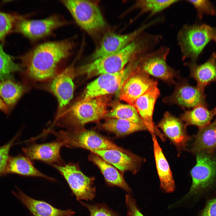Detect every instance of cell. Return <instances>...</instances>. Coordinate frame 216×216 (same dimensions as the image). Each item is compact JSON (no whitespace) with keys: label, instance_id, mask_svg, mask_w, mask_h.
Returning a JSON list of instances; mask_svg holds the SVG:
<instances>
[{"label":"cell","instance_id":"1","mask_svg":"<svg viewBox=\"0 0 216 216\" xmlns=\"http://www.w3.org/2000/svg\"><path fill=\"white\" fill-rule=\"evenodd\" d=\"M73 46L70 39L45 42L20 58L30 79L38 81H47L56 74L58 64L69 55Z\"/></svg>","mask_w":216,"mask_h":216},{"label":"cell","instance_id":"2","mask_svg":"<svg viewBox=\"0 0 216 216\" xmlns=\"http://www.w3.org/2000/svg\"><path fill=\"white\" fill-rule=\"evenodd\" d=\"M135 39L118 52L95 59L82 66L81 72L90 76L119 72L132 58L152 51L157 45L155 36L147 32H143L139 40Z\"/></svg>","mask_w":216,"mask_h":216},{"label":"cell","instance_id":"3","mask_svg":"<svg viewBox=\"0 0 216 216\" xmlns=\"http://www.w3.org/2000/svg\"><path fill=\"white\" fill-rule=\"evenodd\" d=\"M108 99L102 96L77 101L65 114L56 119L58 125L74 130L82 128L85 124L103 118L108 113Z\"/></svg>","mask_w":216,"mask_h":216},{"label":"cell","instance_id":"4","mask_svg":"<svg viewBox=\"0 0 216 216\" xmlns=\"http://www.w3.org/2000/svg\"><path fill=\"white\" fill-rule=\"evenodd\" d=\"M216 35V28L206 24H184L177 34V40L183 60L195 62L206 45Z\"/></svg>","mask_w":216,"mask_h":216},{"label":"cell","instance_id":"5","mask_svg":"<svg viewBox=\"0 0 216 216\" xmlns=\"http://www.w3.org/2000/svg\"><path fill=\"white\" fill-rule=\"evenodd\" d=\"M46 132L54 135L58 142L68 148H81L88 150L113 149L129 152L92 130L81 128L56 131L50 129L46 130Z\"/></svg>","mask_w":216,"mask_h":216},{"label":"cell","instance_id":"6","mask_svg":"<svg viewBox=\"0 0 216 216\" xmlns=\"http://www.w3.org/2000/svg\"><path fill=\"white\" fill-rule=\"evenodd\" d=\"M61 2L77 24L88 33H94L105 26L102 14L94 3L82 0H65Z\"/></svg>","mask_w":216,"mask_h":216},{"label":"cell","instance_id":"7","mask_svg":"<svg viewBox=\"0 0 216 216\" xmlns=\"http://www.w3.org/2000/svg\"><path fill=\"white\" fill-rule=\"evenodd\" d=\"M195 154L196 163L190 171L192 184L185 198L207 189L216 180V152H200Z\"/></svg>","mask_w":216,"mask_h":216},{"label":"cell","instance_id":"8","mask_svg":"<svg viewBox=\"0 0 216 216\" xmlns=\"http://www.w3.org/2000/svg\"><path fill=\"white\" fill-rule=\"evenodd\" d=\"M52 165L64 178L77 200H91L95 197L96 189L93 186L94 178L86 176L76 164L68 163Z\"/></svg>","mask_w":216,"mask_h":216},{"label":"cell","instance_id":"9","mask_svg":"<svg viewBox=\"0 0 216 216\" xmlns=\"http://www.w3.org/2000/svg\"><path fill=\"white\" fill-rule=\"evenodd\" d=\"M170 52V48L162 46L141 56L138 67L143 72L170 83H174L175 70L169 66L167 57Z\"/></svg>","mask_w":216,"mask_h":216},{"label":"cell","instance_id":"10","mask_svg":"<svg viewBox=\"0 0 216 216\" xmlns=\"http://www.w3.org/2000/svg\"><path fill=\"white\" fill-rule=\"evenodd\" d=\"M138 64L124 81L119 95L120 99L133 106L139 98L150 88L158 85L156 80L140 70Z\"/></svg>","mask_w":216,"mask_h":216},{"label":"cell","instance_id":"11","mask_svg":"<svg viewBox=\"0 0 216 216\" xmlns=\"http://www.w3.org/2000/svg\"><path fill=\"white\" fill-rule=\"evenodd\" d=\"M67 23L59 16H52L40 20H28L22 16L16 23L14 31L32 40H38Z\"/></svg>","mask_w":216,"mask_h":216},{"label":"cell","instance_id":"12","mask_svg":"<svg viewBox=\"0 0 216 216\" xmlns=\"http://www.w3.org/2000/svg\"><path fill=\"white\" fill-rule=\"evenodd\" d=\"M135 63L119 72L100 75L87 86L83 99H90L120 91L124 81L135 67Z\"/></svg>","mask_w":216,"mask_h":216},{"label":"cell","instance_id":"13","mask_svg":"<svg viewBox=\"0 0 216 216\" xmlns=\"http://www.w3.org/2000/svg\"><path fill=\"white\" fill-rule=\"evenodd\" d=\"M159 22V20L156 18L129 34H119L109 33L105 34L99 48L93 54V58L95 60L118 52L134 41L146 29Z\"/></svg>","mask_w":216,"mask_h":216},{"label":"cell","instance_id":"14","mask_svg":"<svg viewBox=\"0 0 216 216\" xmlns=\"http://www.w3.org/2000/svg\"><path fill=\"white\" fill-rule=\"evenodd\" d=\"M74 70L70 66L56 74L49 84V88L56 97L58 104V116L73 96Z\"/></svg>","mask_w":216,"mask_h":216},{"label":"cell","instance_id":"15","mask_svg":"<svg viewBox=\"0 0 216 216\" xmlns=\"http://www.w3.org/2000/svg\"><path fill=\"white\" fill-rule=\"evenodd\" d=\"M107 163L113 165L122 172L130 171L135 174L139 170L144 159L133 154L115 149L99 150L89 149Z\"/></svg>","mask_w":216,"mask_h":216},{"label":"cell","instance_id":"16","mask_svg":"<svg viewBox=\"0 0 216 216\" xmlns=\"http://www.w3.org/2000/svg\"><path fill=\"white\" fill-rule=\"evenodd\" d=\"M160 95L157 86L149 89L135 101L134 106L143 122L152 135L156 134L162 140H165L163 134L159 130L153 121V115L156 100Z\"/></svg>","mask_w":216,"mask_h":216},{"label":"cell","instance_id":"17","mask_svg":"<svg viewBox=\"0 0 216 216\" xmlns=\"http://www.w3.org/2000/svg\"><path fill=\"white\" fill-rule=\"evenodd\" d=\"M205 97L204 91L184 81L177 83L173 94L166 97L163 100L166 103L176 104L182 107L194 108L200 104L207 105Z\"/></svg>","mask_w":216,"mask_h":216},{"label":"cell","instance_id":"18","mask_svg":"<svg viewBox=\"0 0 216 216\" xmlns=\"http://www.w3.org/2000/svg\"><path fill=\"white\" fill-rule=\"evenodd\" d=\"M157 127L160 128L179 151L185 149L190 137L187 134L186 127L182 121L168 112L164 114Z\"/></svg>","mask_w":216,"mask_h":216},{"label":"cell","instance_id":"19","mask_svg":"<svg viewBox=\"0 0 216 216\" xmlns=\"http://www.w3.org/2000/svg\"><path fill=\"white\" fill-rule=\"evenodd\" d=\"M62 144L58 141L42 144H34L22 148L29 159L36 160L51 164H64L60 153Z\"/></svg>","mask_w":216,"mask_h":216},{"label":"cell","instance_id":"20","mask_svg":"<svg viewBox=\"0 0 216 216\" xmlns=\"http://www.w3.org/2000/svg\"><path fill=\"white\" fill-rule=\"evenodd\" d=\"M12 191L16 197L29 210L33 216H74L75 212L71 209L61 210L47 202L34 199L16 188Z\"/></svg>","mask_w":216,"mask_h":216},{"label":"cell","instance_id":"21","mask_svg":"<svg viewBox=\"0 0 216 216\" xmlns=\"http://www.w3.org/2000/svg\"><path fill=\"white\" fill-rule=\"evenodd\" d=\"M190 70V76L197 82L196 86L204 92L205 87L212 82H216V53L214 52L209 59L203 64L195 62L186 64Z\"/></svg>","mask_w":216,"mask_h":216},{"label":"cell","instance_id":"22","mask_svg":"<svg viewBox=\"0 0 216 216\" xmlns=\"http://www.w3.org/2000/svg\"><path fill=\"white\" fill-rule=\"evenodd\" d=\"M156 169L160 182V187L164 191H174L175 185L169 164L154 134L152 135Z\"/></svg>","mask_w":216,"mask_h":216},{"label":"cell","instance_id":"23","mask_svg":"<svg viewBox=\"0 0 216 216\" xmlns=\"http://www.w3.org/2000/svg\"><path fill=\"white\" fill-rule=\"evenodd\" d=\"M190 151L195 154L200 152H216V121L200 129L194 136Z\"/></svg>","mask_w":216,"mask_h":216},{"label":"cell","instance_id":"24","mask_svg":"<svg viewBox=\"0 0 216 216\" xmlns=\"http://www.w3.org/2000/svg\"><path fill=\"white\" fill-rule=\"evenodd\" d=\"M90 160L99 168L107 183L123 189L129 194L132 192L122 175L114 167L94 153L89 157Z\"/></svg>","mask_w":216,"mask_h":216},{"label":"cell","instance_id":"25","mask_svg":"<svg viewBox=\"0 0 216 216\" xmlns=\"http://www.w3.org/2000/svg\"><path fill=\"white\" fill-rule=\"evenodd\" d=\"M216 115V107L209 110L207 105L200 104L191 110L185 111L180 115V119L187 127L194 125L200 129L210 124Z\"/></svg>","mask_w":216,"mask_h":216},{"label":"cell","instance_id":"26","mask_svg":"<svg viewBox=\"0 0 216 216\" xmlns=\"http://www.w3.org/2000/svg\"><path fill=\"white\" fill-rule=\"evenodd\" d=\"M7 173L41 177L50 181H55L53 178L48 177L39 171L34 166L30 159L22 156L9 158L5 172V173Z\"/></svg>","mask_w":216,"mask_h":216},{"label":"cell","instance_id":"27","mask_svg":"<svg viewBox=\"0 0 216 216\" xmlns=\"http://www.w3.org/2000/svg\"><path fill=\"white\" fill-rule=\"evenodd\" d=\"M102 126L105 130L118 136L128 135L137 131L147 130L143 124L115 118H108L103 123Z\"/></svg>","mask_w":216,"mask_h":216},{"label":"cell","instance_id":"28","mask_svg":"<svg viewBox=\"0 0 216 216\" xmlns=\"http://www.w3.org/2000/svg\"><path fill=\"white\" fill-rule=\"evenodd\" d=\"M25 91L21 84L9 79L0 81V97L8 109H12Z\"/></svg>","mask_w":216,"mask_h":216},{"label":"cell","instance_id":"29","mask_svg":"<svg viewBox=\"0 0 216 216\" xmlns=\"http://www.w3.org/2000/svg\"><path fill=\"white\" fill-rule=\"evenodd\" d=\"M180 2V0H140L136 1L133 8H139L140 11L138 16L146 13H149L146 20L171 5Z\"/></svg>","mask_w":216,"mask_h":216},{"label":"cell","instance_id":"30","mask_svg":"<svg viewBox=\"0 0 216 216\" xmlns=\"http://www.w3.org/2000/svg\"><path fill=\"white\" fill-rule=\"evenodd\" d=\"M107 115L109 118L119 119L136 123L143 124L136 109L129 104H118Z\"/></svg>","mask_w":216,"mask_h":216},{"label":"cell","instance_id":"31","mask_svg":"<svg viewBox=\"0 0 216 216\" xmlns=\"http://www.w3.org/2000/svg\"><path fill=\"white\" fill-rule=\"evenodd\" d=\"M20 69V66L5 52L2 45L0 44V80L9 79L12 73Z\"/></svg>","mask_w":216,"mask_h":216},{"label":"cell","instance_id":"32","mask_svg":"<svg viewBox=\"0 0 216 216\" xmlns=\"http://www.w3.org/2000/svg\"><path fill=\"white\" fill-rule=\"evenodd\" d=\"M22 16L15 14L0 11V41L4 42L6 37L14 31L16 23Z\"/></svg>","mask_w":216,"mask_h":216},{"label":"cell","instance_id":"33","mask_svg":"<svg viewBox=\"0 0 216 216\" xmlns=\"http://www.w3.org/2000/svg\"><path fill=\"white\" fill-rule=\"evenodd\" d=\"M193 5L196 9L198 17L202 19L204 14L214 15H216V10L213 5L208 0H186Z\"/></svg>","mask_w":216,"mask_h":216},{"label":"cell","instance_id":"34","mask_svg":"<svg viewBox=\"0 0 216 216\" xmlns=\"http://www.w3.org/2000/svg\"><path fill=\"white\" fill-rule=\"evenodd\" d=\"M80 202L83 206L89 210L90 216H119L117 213L109 208L105 204L92 205L83 202L81 201Z\"/></svg>","mask_w":216,"mask_h":216},{"label":"cell","instance_id":"35","mask_svg":"<svg viewBox=\"0 0 216 216\" xmlns=\"http://www.w3.org/2000/svg\"><path fill=\"white\" fill-rule=\"evenodd\" d=\"M16 137H14L6 144L0 147V176L5 174L7 163L9 158V152Z\"/></svg>","mask_w":216,"mask_h":216},{"label":"cell","instance_id":"36","mask_svg":"<svg viewBox=\"0 0 216 216\" xmlns=\"http://www.w3.org/2000/svg\"><path fill=\"white\" fill-rule=\"evenodd\" d=\"M125 203L128 216H144L138 207L135 200L130 195H126Z\"/></svg>","mask_w":216,"mask_h":216},{"label":"cell","instance_id":"37","mask_svg":"<svg viewBox=\"0 0 216 216\" xmlns=\"http://www.w3.org/2000/svg\"><path fill=\"white\" fill-rule=\"evenodd\" d=\"M200 216H216V198L207 202Z\"/></svg>","mask_w":216,"mask_h":216},{"label":"cell","instance_id":"38","mask_svg":"<svg viewBox=\"0 0 216 216\" xmlns=\"http://www.w3.org/2000/svg\"><path fill=\"white\" fill-rule=\"evenodd\" d=\"M0 110L6 113H7L9 110L7 106L1 98H0Z\"/></svg>","mask_w":216,"mask_h":216},{"label":"cell","instance_id":"39","mask_svg":"<svg viewBox=\"0 0 216 216\" xmlns=\"http://www.w3.org/2000/svg\"><path fill=\"white\" fill-rule=\"evenodd\" d=\"M213 40H214V41L215 42V43H216V35L215 36V37H214V38Z\"/></svg>","mask_w":216,"mask_h":216},{"label":"cell","instance_id":"40","mask_svg":"<svg viewBox=\"0 0 216 216\" xmlns=\"http://www.w3.org/2000/svg\"><path fill=\"white\" fill-rule=\"evenodd\" d=\"M215 120V121H216V118H215V120Z\"/></svg>","mask_w":216,"mask_h":216}]
</instances>
